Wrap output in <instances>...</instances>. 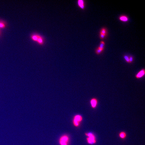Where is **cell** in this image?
Segmentation results:
<instances>
[{"mask_svg": "<svg viewBox=\"0 0 145 145\" xmlns=\"http://www.w3.org/2000/svg\"><path fill=\"white\" fill-rule=\"evenodd\" d=\"M69 142L70 138L67 135H63L59 139V143L60 145H69Z\"/></svg>", "mask_w": 145, "mask_h": 145, "instance_id": "2", "label": "cell"}, {"mask_svg": "<svg viewBox=\"0 0 145 145\" xmlns=\"http://www.w3.org/2000/svg\"><path fill=\"white\" fill-rule=\"evenodd\" d=\"M145 70L144 69H141L135 75V77L137 79H139L142 78L145 75Z\"/></svg>", "mask_w": 145, "mask_h": 145, "instance_id": "4", "label": "cell"}, {"mask_svg": "<svg viewBox=\"0 0 145 145\" xmlns=\"http://www.w3.org/2000/svg\"><path fill=\"white\" fill-rule=\"evenodd\" d=\"M105 45V43L103 41H101L100 42V45L99 46L98 48L101 49L104 48Z\"/></svg>", "mask_w": 145, "mask_h": 145, "instance_id": "14", "label": "cell"}, {"mask_svg": "<svg viewBox=\"0 0 145 145\" xmlns=\"http://www.w3.org/2000/svg\"><path fill=\"white\" fill-rule=\"evenodd\" d=\"M119 136L121 139L122 140H124L126 137V133L124 131H122L119 133Z\"/></svg>", "mask_w": 145, "mask_h": 145, "instance_id": "8", "label": "cell"}, {"mask_svg": "<svg viewBox=\"0 0 145 145\" xmlns=\"http://www.w3.org/2000/svg\"><path fill=\"white\" fill-rule=\"evenodd\" d=\"M104 48L101 49L98 48L96 50H95V53L97 55L100 54L101 53H102L103 51H104Z\"/></svg>", "mask_w": 145, "mask_h": 145, "instance_id": "13", "label": "cell"}, {"mask_svg": "<svg viewBox=\"0 0 145 145\" xmlns=\"http://www.w3.org/2000/svg\"><path fill=\"white\" fill-rule=\"evenodd\" d=\"M130 63H132L134 60L133 57L132 56H130L129 57Z\"/></svg>", "mask_w": 145, "mask_h": 145, "instance_id": "16", "label": "cell"}, {"mask_svg": "<svg viewBox=\"0 0 145 145\" xmlns=\"http://www.w3.org/2000/svg\"><path fill=\"white\" fill-rule=\"evenodd\" d=\"M90 103L92 108L93 109H95L98 106V99L96 98H93L91 99Z\"/></svg>", "mask_w": 145, "mask_h": 145, "instance_id": "3", "label": "cell"}, {"mask_svg": "<svg viewBox=\"0 0 145 145\" xmlns=\"http://www.w3.org/2000/svg\"><path fill=\"white\" fill-rule=\"evenodd\" d=\"M107 34H108V32H107V30L106 28L104 27L101 29L100 32V35H104L106 37Z\"/></svg>", "mask_w": 145, "mask_h": 145, "instance_id": "9", "label": "cell"}, {"mask_svg": "<svg viewBox=\"0 0 145 145\" xmlns=\"http://www.w3.org/2000/svg\"><path fill=\"white\" fill-rule=\"evenodd\" d=\"M86 140L87 143L89 144H95L97 142L96 137H87Z\"/></svg>", "mask_w": 145, "mask_h": 145, "instance_id": "5", "label": "cell"}, {"mask_svg": "<svg viewBox=\"0 0 145 145\" xmlns=\"http://www.w3.org/2000/svg\"><path fill=\"white\" fill-rule=\"evenodd\" d=\"M85 136L89 137H96L95 135L92 132H87L85 133Z\"/></svg>", "mask_w": 145, "mask_h": 145, "instance_id": "12", "label": "cell"}, {"mask_svg": "<svg viewBox=\"0 0 145 145\" xmlns=\"http://www.w3.org/2000/svg\"><path fill=\"white\" fill-rule=\"evenodd\" d=\"M5 27V25L4 24L2 23H0V28H4Z\"/></svg>", "mask_w": 145, "mask_h": 145, "instance_id": "17", "label": "cell"}, {"mask_svg": "<svg viewBox=\"0 0 145 145\" xmlns=\"http://www.w3.org/2000/svg\"><path fill=\"white\" fill-rule=\"evenodd\" d=\"M39 35L34 34L31 36V38L32 40L33 41L37 42L38 39Z\"/></svg>", "mask_w": 145, "mask_h": 145, "instance_id": "11", "label": "cell"}, {"mask_svg": "<svg viewBox=\"0 0 145 145\" xmlns=\"http://www.w3.org/2000/svg\"><path fill=\"white\" fill-rule=\"evenodd\" d=\"M119 19L120 21L124 22H127L128 20V17L125 15L121 16L119 18Z\"/></svg>", "mask_w": 145, "mask_h": 145, "instance_id": "10", "label": "cell"}, {"mask_svg": "<svg viewBox=\"0 0 145 145\" xmlns=\"http://www.w3.org/2000/svg\"><path fill=\"white\" fill-rule=\"evenodd\" d=\"M37 42L40 45H44L45 43V39L44 37L39 35Z\"/></svg>", "mask_w": 145, "mask_h": 145, "instance_id": "7", "label": "cell"}, {"mask_svg": "<svg viewBox=\"0 0 145 145\" xmlns=\"http://www.w3.org/2000/svg\"><path fill=\"white\" fill-rule=\"evenodd\" d=\"M83 117L81 115L77 114L75 115L73 119V123L75 127H78L80 126V123L83 120Z\"/></svg>", "mask_w": 145, "mask_h": 145, "instance_id": "1", "label": "cell"}, {"mask_svg": "<svg viewBox=\"0 0 145 145\" xmlns=\"http://www.w3.org/2000/svg\"><path fill=\"white\" fill-rule=\"evenodd\" d=\"M77 5L81 9L83 10L85 9V4L84 1L83 0H78L77 2Z\"/></svg>", "mask_w": 145, "mask_h": 145, "instance_id": "6", "label": "cell"}, {"mask_svg": "<svg viewBox=\"0 0 145 145\" xmlns=\"http://www.w3.org/2000/svg\"><path fill=\"white\" fill-rule=\"evenodd\" d=\"M124 58L126 62L128 63H130L129 60V57L125 55L124 56Z\"/></svg>", "mask_w": 145, "mask_h": 145, "instance_id": "15", "label": "cell"}]
</instances>
